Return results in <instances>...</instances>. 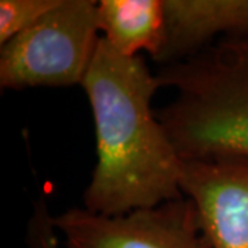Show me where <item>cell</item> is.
<instances>
[{"label":"cell","mask_w":248,"mask_h":248,"mask_svg":"<svg viewBox=\"0 0 248 248\" xmlns=\"http://www.w3.org/2000/svg\"><path fill=\"white\" fill-rule=\"evenodd\" d=\"M81 87L97 143L84 208L113 217L184 197V160L152 109L161 87L145 58L122 55L101 37Z\"/></svg>","instance_id":"1"},{"label":"cell","mask_w":248,"mask_h":248,"mask_svg":"<svg viewBox=\"0 0 248 248\" xmlns=\"http://www.w3.org/2000/svg\"><path fill=\"white\" fill-rule=\"evenodd\" d=\"M156 78L175 90L156 116L181 159H248V32L164 65Z\"/></svg>","instance_id":"2"},{"label":"cell","mask_w":248,"mask_h":248,"mask_svg":"<svg viewBox=\"0 0 248 248\" xmlns=\"http://www.w3.org/2000/svg\"><path fill=\"white\" fill-rule=\"evenodd\" d=\"M97 6L94 0H63L0 46V89L81 86L101 40Z\"/></svg>","instance_id":"3"},{"label":"cell","mask_w":248,"mask_h":248,"mask_svg":"<svg viewBox=\"0 0 248 248\" xmlns=\"http://www.w3.org/2000/svg\"><path fill=\"white\" fill-rule=\"evenodd\" d=\"M53 223L65 248H214L186 196L113 217L73 207Z\"/></svg>","instance_id":"4"},{"label":"cell","mask_w":248,"mask_h":248,"mask_svg":"<svg viewBox=\"0 0 248 248\" xmlns=\"http://www.w3.org/2000/svg\"><path fill=\"white\" fill-rule=\"evenodd\" d=\"M184 196L193 200L214 248H248V159L184 161Z\"/></svg>","instance_id":"5"},{"label":"cell","mask_w":248,"mask_h":248,"mask_svg":"<svg viewBox=\"0 0 248 248\" xmlns=\"http://www.w3.org/2000/svg\"><path fill=\"white\" fill-rule=\"evenodd\" d=\"M164 42L153 60L179 62L211 46L218 35L248 32V0H163Z\"/></svg>","instance_id":"6"},{"label":"cell","mask_w":248,"mask_h":248,"mask_svg":"<svg viewBox=\"0 0 248 248\" xmlns=\"http://www.w3.org/2000/svg\"><path fill=\"white\" fill-rule=\"evenodd\" d=\"M98 22L104 39L125 57L148 51L152 60L164 42L163 0H101Z\"/></svg>","instance_id":"7"},{"label":"cell","mask_w":248,"mask_h":248,"mask_svg":"<svg viewBox=\"0 0 248 248\" xmlns=\"http://www.w3.org/2000/svg\"><path fill=\"white\" fill-rule=\"evenodd\" d=\"M63 0H1L0 1V46L37 24Z\"/></svg>","instance_id":"8"},{"label":"cell","mask_w":248,"mask_h":248,"mask_svg":"<svg viewBox=\"0 0 248 248\" xmlns=\"http://www.w3.org/2000/svg\"><path fill=\"white\" fill-rule=\"evenodd\" d=\"M28 248H60L58 232L53 223L46 197L40 196L33 204V211L27 226Z\"/></svg>","instance_id":"9"}]
</instances>
